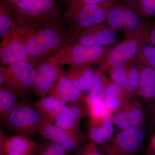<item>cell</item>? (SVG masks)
I'll list each match as a JSON object with an SVG mask.
<instances>
[{"label": "cell", "mask_w": 155, "mask_h": 155, "mask_svg": "<svg viewBox=\"0 0 155 155\" xmlns=\"http://www.w3.org/2000/svg\"><path fill=\"white\" fill-rule=\"evenodd\" d=\"M2 1L8 5L19 21L37 27L66 30L67 10L55 0H29L19 3Z\"/></svg>", "instance_id": "1"}, {"label": "cell", "mask_w": 155, "mask_h": 155, "mask_svg": "<svg viewBox=\"0 0 155 155\" xmlns=\"http://www.w3.org/2000/svg\"><path fill=\"white\" fill-rule=\"evenodd\" d=\"M151 25L150 21L144 22L135 35L126 38L119 44L110 48L100 66L107 71L131 61L148 43L149 32Z\"/></svg>", "instance_id": "2"}, {"label": "cell", "mask_w": 155, "mask_h": 155, "mask_svg": "<svg viewBox=\"0 0 155 155\" xmlns=\"http://www.w3.org/2000/svg\"><path fill=\"white\" fill-rule=\"evenodd\" d=\"M116 2L90 5L67 15L66 27L68 43H72L77 35L86 28L106 23L108 11Z\"/></svg>", "instance_id": "3"}, {"label": "cell", "mask_w": 155, "mask_h": 155, "mask_svg": "<svg viewBox=\"0 0 155 155\" xmlns=\"http://www.w3.org/2000/svg\"><path fill=\"white\" fill-rule=\"evenodd\" d=\"M110 49L106 47L68 43L50 58L53 62L62 66L92 65L101 63Z\"/></svg>", "instance_id": "4"}, {"label": "cell", "mask_w": 155, "mask_h": 155, "mask_svg": "<svg viewBox=\"0 0 155 155\" xmlns=\"http://www.w3.org/2000/svg\"><path fill=\"white\" fill-rule=\"evenodd\" d=\"M36 68L28 61H24L0 67V86L23 97L32 90L36 78ZM0 86V87H1Z\"/></svg>", "instance_id": "5"}, {"label": "cell", "mask_w": 155, "mask_h": 155, "mask_svg": "<svg viewBox=\"0 0 155 155\" xmlns=\"http://www.w3.org/2000/svg\"><path fill=\"white\" fill-rule=\"evenodd\" d=\"M42 123L35 105L21 102L14 108L4 124L8 130L28 136L38 134Z\"/></svg>", "instance_id": "6"}, {"label": "cell", "mask_w": 155, "mask_h": 155, "mask_svg": "<svg viewBox=\"0 0 155 155\" xmlns=\"http://www.w3.org/2000/svg\"><path fill=\"white\" fill-rule=\"evenodd\" d=\"M145 134L144 127L120 130L100 149L104 155H133L141 147Z\"/></svg>", "instance_id": "7"}, {"label": "cell", "mask_w": 155, "mask_h": 155, "mask_svg": "<svg viewBox=\"0 0 155 155\" xmlns=\"http://www.w3.org/2000/svg\"><path fill=\"white\" fill-rule=\"evenodd\" d=\"M141 18L127 5L118 2L109 9L106 23L116 32L123 30L125 37L128 38L135 35L141 28L144 22Z\"/></svg>", "instance_id": "8"}, {"label": "cell", "mask_w": 155, "mask_h": 155, "mask_svg": "<svg viewBox=\"0 0 155 155\" xmlns=\"http://www.w3.org/2000/svg\"><path fill=\"white\" fill-rule=\"evenodd\" d=\"M38 134L45 139L59 145L69 152L75 153L87 138L80 129L68 130L52 123L43 122Z\"/></svg>", "instance_id": "9"}, {"label": "cell", "mask_w": 155, "mask_h": 155, "mask_svg": "<svg viewBox=\"0 0 155 155\" xmlns=\"http://www.w3.org/2000/svg\"><path fill=\"white\" fill-rule=\"evenodd\" d=\"M28 60L24 38L14 21L10 31L2 38L0 44V64L11 65Z\"/></svg>", "instance_id": "10"}, {"label": "cell", "mask_w": 155, "mask_h": 155, "mask_svg": "<svg viewBox=\"0 0 155 155\" xmlns=\"http://www.w3.org/2000/svg\"><path fill=\"white\" fill-rule=\"evenodd\" d=\"M36 78L32 90L40 97L49 95L64 72L62 65L56 64L50 58L45 59L36 67Z\"/></svg>", "instance_id": "11"}, {"label": "cell", "mask_w": 155, "mask_h": 155, "mask_svg": "<svg viewBox=\"0 0 155 155\" xmlns=\"http://www.w3.org/2000/svg\"><path fill=\"white\" fill-rule=\"evenodd\" d=\"M114 125L120 130L144 127L145 112L142 104L137 100H131L112 116Z\"/></svg>", "instance_id": "12"}, {"label": "cell", "mask_w": 155, "mask_h": 155, "mask_svg": "<svg viewBox=\"0 0 155 155\" xmlns=\"http://www.w3.org/2000/svg\"><path fill=\"white\" fill-rule=\"evenodd\" d=\"M117 38L116 31L104 23L84 29L71 44L105 47L115 43Z\"/></svg>", "instance_id": "13"}, {"label": "cell", "mask_w": 155, "mask_h": 155, "mask_svg": "<svg viewBox=\"0 0 155 155\" xmlns=\"http://www.w3.org/2000/svg\"><path fill=\"white\" fill-rule=\"evenodd\" d=\"M0 142L1 155H31L39 147L27 136L17 134L5 137L2 129Z\"/></svg>", "instance_id": "14"}, {"label": "cell", "mask_w": 155, "mask_h": 155, "mask_svg": "<svg viewBox=\"0 0 155 155\" xmlns=\"http://www.w3.org/2000/svg\"><path fill=\"white\" fill-rule=\"evenodd\" d=\"M89 116L87 105L82 100L68 104L55 125L68 130H78L81 119Z\"/></svg>", "instance_id": "15"}, {"label": "cell", "mask_w": 155, "mask_h": 155, "mask_svg": "<svg viewBox=\"0 0 155 155\" xmlns=\"http://www.w3.org/2000/svg\"><path fill=\"white\" fill-rule=\"evenodd\" d=\"M133 96L121 84L106 77L105 103L112 115L129 102Z\"/></svg>", "instance_id": "16"}, {"label": "cell", "mask_w": 155, "mask_h": 155, "mask_svg": "<svg viewBox=\"0 0 155 155\" xmlns=\"http://www.w3.org/2000/svg\"><path fill=\"white\" fill-rule=\"evenodd\" d=\"M107 71L112 80L121 84L132 94H136L140 77L139 69L137 66L127 63Z\"/></svg>", "instance_id": "17"}, {"label": "cell", "mask_w": 155, "mask_h": 155, "mask_svg": "<svg viewBox=\"0 0 155 155\" xmlns=\"http://www.w3.org/2000/svg\"><path fill=\"white\" fill-rule=\"evenodd\" d=\"M112 116L101 119L89 118L87 138L90 141L101 146L112 138L115 130Z\"/></svg>", "instance_id": "18"}, {"label": "cell", "mask_w": 155, "mask_h": 155, "mask_svg": "<svg viewBox=\"0 0 155 155\" xmlns=\"http://www.w3.org/2000/svg\"><path fill=\"white\" fill-rule=\"evenodd\" d=\"M42 122L52 123L61 116L68 104L55 97L48 95L41 97L35 104Z\"/></svg>", "instance_id": "19"}, {"label": "cell", "mask_w": 155, "mask_h": 155, "mask_svg": "<svg viewBox=\"0 0 155 155\" xmlns=\"http://www.w3.org/2000/svg\"><path fill=\"white\" fill-rule=\"evenodd\" d=\"M96 70L91 65L69 67L64 75L83 93L88 91L94 79Z\"/></svg>", "instance_id": "20"}, {"label": "cell", "mask_w": 155, "mask_h": 155, "mask_svg": "<svg viewBox=\"0 0 155 155\" xmlns=\"http://www.w3.org/2000/svg\"><path fill=\"white\" fill-rule=\"evenodd\" d=\"M49 95L68 104L84 100V94L65 75L61 77Z\"/></svg>", "instance_id": "21"}, {"label": "cell", "mask_w": 155, "mask_h": 155, "mask_svg": "<svg viewBox=\"0 0 155 155\" xmlns=\"http://www.w3.org/2000/svg\"><path fill=\"white\" fill-rule=\"evenodd\" d=\"M140 77L136 94L148 101L155 100V69L138 67Z\"/></svg>", "instance_id": "22"}, {"label": "cell", "mask_w": 155, "mask_h": 155, "mask_svg": "<svg viewBox=\"0 0 155 155\" xmlns=\"http://www.w3.org/2000/svg\"><path fill=\"white\" fill-rule=\"evenodd\" d=\"M106 71L101 66L96 69L93 83L88 91L84 95V101L87 106L105 102L106 92Z\"/></svg>", "instance_id": "23"}, {"label": "cell", "mask_w": 155, "mask_h": 155, "mask_svg": "<svg viewBox=\"0 0 155 155\" xmlns=\"http://www.w3.org/2000/svg\"><path fill=\"white\" fill-rule=\"evenodd\" d=\"M18 97L4 86L0 87V119L5 123L14 108L19 104Z\"/></svg>", "instance_id": "24"}, {"label": "cell", "mask_w": 155, "mask_h": 155, "mask_svg": "<svg viewBox=\"0 0 155 155\" xmlns=\"http://www.w3.org/2000/svg\"><path fill=\"white\" fill-rule=\"evenodd\" d=\"M142 18L149 19L155 16V0H120Z\"/></svg>", "instance_id": "25"}, {"label": "cell", "mask_w": 155, "mask_h": 155, "mask_svg": "<svg viewBox=\"0 0 155 155\" xmlns=\"http://www.w3.org/2000/svg\"><path fill=\"white\" fill-rule=\"evenodd\" d=\"M130 63L138 67L155 69V47L148 43L145 45Z\"/></svg>", "instance_id": "26"}, {"label": "cell", "mask_w": 155, "mask_h": 155, "mask_svg": "<svg viewBox=\"0 0 155 155\" xmlns=\"http://www.w3.org/2000/svg\"><path fill=\"white\" fill-rule=\"evenodd\" d=\"M15 21V17L8 5L0 2V36H5L11 30Z\"/></svg>", "instance_id": "27"}, {"label": "cell", "mask_w": 155, "mask_h": 155, "mask_svg": "<svg viewBox=\"0 0 155 155\" xmlns=\"http://www.w3.org/2000/svg\"><path fill=\"white\" fill-rule=\"evenodd\" d=\"M67 7V15L90 5L106 2L110 0H63Z\"/></svg>", "instance_id": "28"}, {"label": "cell", "mask_w": 155, "mask_h": 155, "mask_svg": "<svg viewBox=\"0 0 155 155\" xmlns=\"http://www.w3.org/2000/svg\"><path fill=\"white\" fill-rule=\"evenodd\" d=\"M87 107L89 118L101 119L112 116V114L108 109L105 102L92 104L87 106Z\"/></svg>", "instance_id": "29"}, {"label": "cell", "mask_w": 155, "mask_h": 155, "mask_svg": "<svg viewBox=\"0 0 155 155\" xmlns=\"http://www.w3.org/2000/svg\"><path fill=\"white\" fill-rule=\"evenodd\" d=\"M69 152L59 145L51 141L38 147L37 155H68Z\"/></svg>", "instance_id": "30"}, {"label": "cell", "mask_w": 155, "mask_h": 155, "mask_svg": "<svg viewBox=\"0 0 155 155\" xmlns=\"http://www.w3.org/2000/svg\"><path fill=\"white\" fill-rule=\"evenodd\" d=\"M75 153V155H104L98 145L91 141L81 146Z\"/></svg>", "instance_id": "31"}, {"label": "cell", "mask_w": 155, "mask_h": 155, "mask_svg": "<svg viewBox=\"0 0 155 155\" xmlns=\"http://www.w3.org/2000/svg\"><path fill=\"white\" fill-rule=\"evenodd\" d=\"M148 43L155 47V22L151 25L149 32Z\"/></svg>", "instance_id": "32"}, {"label": "cell", "mask_w": 155, "mask_h": 155, "mask_svg": "<svg viewBox=\"0 0 155 155\" xmlns=\"http://www.w3.org/2000/svg\"><path fill=\"white\" fill-rule=\"evenodd\" d=\"M149 109L151 124L153 126H155V100L153 101L152 104L150 106Z\"/></svg>", "instance_id": "33"}, {"label": "cell", "mask_w": 155, "mask_h": 155, "mask_svg": "<svg viewBox=\"0 0 155 155\" xmlns=\"http://www.w3.org/2000/svg\"><path fill=\"white\" fill-rule=\"evenodd\" d=\"M155 149V133L152 138L151 139L149 144L148 146L147 150H150Z\"/></svg>", "instance_id": "34"}, {"label": "cell", "mask_w": 155, "mask_h": 155, "mask_svg": "<svg viewBox=\"0 0 155 155\" xmlns=\"http://www.w3.org/2000/svg\"><path fill=\"white\" fill-rule=\"evenodd\" d=\"M148 155H155V149L147 150Z\"/></svg>", "instance_id": "35"}, {"label": "cell", "mask_w": 155, "mask_h": 155, "mask_svg": "<svg viewBox=\"0 0 155 155\" xmlns=\"http://www.w3.org/2000/svg\"><path fill=\"white\" fill-rule=\"evenodd\" d=\"M113 1H114V2H119V1H120V0H113Z\"/></svg>", "instance_id": "36"}]
</instances>
